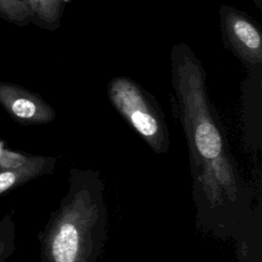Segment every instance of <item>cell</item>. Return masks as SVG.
I'll list each match as a JSON object with an SVG mask.
<instances>
[{
	"label": "cell",
	"instance_id": "obj_9",
	"mask_svg": "<svg viewBox=\"0 0 262 262\" xmlns=\"http://www.w3.org/2000/svg\"><path fill=\"white\" fill-rule=\"evenodd\" d=\"M15 223L11 213L0 219V262H6L15 250Z\"/></svg>",
	"mask_w": 262,
	"mask_h": 262
},
{
	"label": "cell",
	"instance_id": "obj_8",
	"mask_svg": "<svg viewBox=\"0 0 262 262\" xmlns=\"http://www.w3.org/2000/svg\"><path fill=\"white\" fill-rule=\"evenodd\" d=\"M0 17L16 26H27L32 20L28 0H0Z\"/></svg>",
	"mask_w": 262,
	"mask_h": 262
},
{
	"label": "cell",
	"instance_id": "obj_11",
	"mask_svg": "<svg viewBox=\"0 0 262 262\" xmlns=\"http://www.w3.org/2000/svg\"><path fill=\"white\" fill-rule=\"evenodd\" d=\"M4 148V141H2V140H0V152H1V150Z\"/></svg>",
	"mask_w": 262,
	"mask_h": 262
},
{
	"label": "cell",
	"instance_id": "obj_1",
	"mask_svg": "<svg viewBox=\"0 0 262 262\" xmlns=\"http://www.w3.org/2000/svg\"><path fill=\"white\" fill-rule=\"evenodd\" d=\"M175 88L198 205L214 211L237 204L243 193L237 171L207 99L203 73L193 60L178 64Z\"/></svg>",
	"mask_w": 262,
	"mask_h": 262
},
{
	"label": "cell",
	"instance_id": "obj_7",
	"mask_svg": "<svg viewBox=\"0 0 262 262\" xmlns=\"http://www.w3.org/2000/svg\"><path fill=\"white\" fill-rule=\"evenodd\" d=\"M63 0H28L32 13L31 23L45 29L58 26Z\"/></svg>",
	"mask_w": 262,
	"mask_h": 262
},
{
	"label": "cell",
	"instance_id": "obj_3",
	"mask_svg": "<svg viewBox=\"0 0 262 262\" xmlns=\"http://www.w3.org/2000/svg\"><path fill=\"white\" fill-rule=\"evenodd\" d=\"M108 97L136 133L157 154L168 151L169 132L163 115L134 82L116 78L108 84Z\"/></svg>",
	"mask_w": 262,
	"mask_h": 262
},
{
	"label": "cell",
	"instance_id": "obj_5",
	"mask_svg": "<svg viewBox=\"0 0 262 262\" xmlns=\"http://www.w3.org/2000/svg\"><path fill=\"white\" fill-rule=\"evenodd\" d=\"M226 29L231 43L239 53L260 62L262 40L258 29L247 17L239 14L227 17Z\"/></svg>",
	"mask_w": 262,
	"mask_h": 262
},
{
	"label": "cell",
	"instance_id": "obj_10",
	"mask_svg": "<svg viewBox=\"0 0 262 262\" xmlns=\"http://www.w3.org/2000/svg\"><path fill=\"white\" fill-rule=\"evenodd\" d=\"M37 156L29 155L23 151L12 150L4 147L0 152V168L2 169H18L33 161Z\"/></svg>",
	"mask_w": 262,
	"mask_h": 262
},
{
	"label": "cell",
	"instance_id": "obj_6",
	"mask_svg": "<svg viewBox=\"0 0 262 262\" xmlns=\"http://www.w3.org/2000/svg\"><path fill=\"white\" fill-rule=\"evenodd\" d=\"M56 159L47 156H37L32 163L18 169L0 168V195L34 180L38 177L52 173Z\"/></svg>",
	"mask_w": 262,
	"mask_h": 262
},
{
	"label": "cell",
	"instance_id": "obj_4",
	"mask_svg": "<svg viewBox=\"0 0 262 262\" xmlns=\"http://www.w3.org/2000/svg\"><path fill=\"white\" fill-rule=\"evenodd\" d=\"M0 104L12 120L23 125L48 124L56 116L41 96L9 82L0 81Z\"/></svg>",
	"mask_w": 262,
	"mask_h": 262
},
{
	"label": "cell",
	"instance_id": "obj_2",
	"mask_svg": "<svg viewBox=\"0 0 262 262\" xmlns=\"http://www.w3.org/2000/svg\"><path fill=\"white\" fill-rule=\"evenodd\" d=\"M104 190L98 171L70 170L69 188L38 235L42 262H98L107 236Z\"/></svg>",
	"mask_w": 262,
	"mask_h": 262
}]
</instances>
